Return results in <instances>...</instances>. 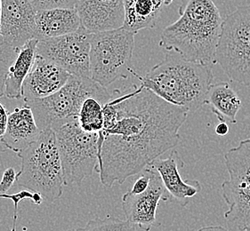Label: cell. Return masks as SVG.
<instances>
[{
    "instance_id": "obj_1",
    "label": "cell",
    "mask_w": 250,
    "mask_h": 231,
    "mask_svg": "<svg viewBox=\"0 0 250 231\" xmlns=\"http://www.w3.org/2000/svg\"><path fill=\"white\" fill-rule=\"evenodd\" d=\"M114 93L104 106V125L98 140L97 173L106 188L123 184L178 145L179 130L189 114L143 86Z\"/></svg>"
},
{
    "instance_id": "obj_2",
    "label": "cell",
    "mask_w": 250,
    "mask_h": 231,
    "mask_svg": "<svg viewBox=\"0 0 250 231\" xmlns=\"http://www.w3.org/2000/svg\"><path fill=\"white\" fill-rule=\"evenodd\" d=\"M179 18L161 32L160 45L187 60L213 66L223 18L213 0H184Z\"/></svg>"
},
{
    "instance_id": "obj_3",
    "label": "cell",
    "mask_w": 250,
    "mask_h": 231,
    "mask_svg": "<svg viewBox=\"0 0 250 231\" xmlns=\"http://www.w3.org/2000/svg\"><path fill=\"white\" fill-rule=\"evenodd\" d=\"M131 74L141 86L173 105L195 113L205 105L214 76L212 66L187 60L174 51H166L165 58L145 76L134 70Z\"/></svg>"
},
{
    "instance_id": "obj_4",
    "label": "cell",
    "mask_w": 250,
    "mask_h": 231,
    "mask_svg": "<svg viewBox=\"0 0 250 231\" xmlns=\"http://www.w3.org/2000/svg\"><path fill=\"white\" fill-rule=\"evenodd\" d=\"M21 167L15 182L54 203L62 196L63 175L55 132L41 131L37 141L17 153Z\"/></svg>"
},
{
    "instance_id": "obj_5",
    "label": "cell",
    "mask_w": 250,
    "mask_h": 231,
    "mask_svg": "<svg viewBox=\"0 0 250 231\" xmlns=\"http://www.w3.org/2000/svg\"><path fill=\"white\" fill-rule=\"evenodd\" d=\"M91 96L99 99L104 104L111 98L106 87L90 77L70 76L65 85L55 94L24 103L31 109L40 130L54 131L77 119L83 101Z\"/></svg>"
},
{
    "instance_id": "obj_6",
    "label": "cell",
    "mask_w": 250,
    "mask_h": 231,
    "mask_svg": "<svg viewBox=\"0 0 250 231\" xmlns=\"http://www.w3.org/2000/svg\"><path fill=\"white\" fill-rule=\"evenodd\" d=\"M135 33L124 28L91 35V78L104 87L131 74Z\"/></svg>"
},
{
    "instance_id": "obj_7",
    "label": "cell",
    "mask_w": 250,
    "mask_h": 231,
    "mask_svg": "<svg viewBox=\"0 0 250 231\" xmlns=\"http://www.w3.org/2000/svg\"><path fill=\"white\" fill-rule=\"evenodd\" d=\"M60 154L64 186L80 185L98 172L99 133L80 128L78 119L54 130Z\"/></svg>"
},
{
    "instance_id": "obj_8",
    "label": "cell",
    "mask_w": 250,
    "mask_h": 231,
    "mask_svg": "<svg viewBox=\"0 0 250 231\" xmlns=\"http://www.w3.org/2000/svg\"><path fill=\"white\" fill-rule=\"evenodd\" d=\"M229 179L221 185L227 206L225 219L228 228L244 231L250 226V138L240 141L225 154Z\"/></svg>"
},
{
    "instance_id": "obj_9",
    "label": "cell",
    "mask_w": 250,
    "mask_h": 231,
    "mask_svg": "<svg viewBox=\"0 0 250 231\" xmlns=\"http://www.w3.org/2000/svg\"><path fill=\"white\" fill-rule=\"evenodd\" d=\"M250 5L238 7L223 20L215 62L231 81L246 86L250 59Z\"/></svg>"
},
{
    "instance_id": "obj_10",
    "label": "cell",
    "mask_w": 250,
    "mask_h": 231,
    "mask_svg": "<svg viewBox=\"0 0 250 231\" xmlns=\"http://www.w3.org/2000/svg\"><path fill=\"white\" fill-rule=\"evenodd\" d=\"M91 35L81 27L70 34L40 39L37 43L36 53L53 61L70 75L91 78Z\"/></svg>"
},
{
    "instance_id": "obj_11",
    "label": "cell",
    "mask_w": 250,
    "mask_h": 231,
    "mask_svg": "<svg viewBox=\"0 0 250 231\" xmlns=\"http://www.w3.org/2000/svg\"><path fill=\"white\" fill-rule=\"evenodd\" d=\"M170 198L159 173L150 168V182L147 189L137 194L131 191L125 193L122 197V209L126 221L143 231H150L155 225L160 200L167 201Z\"/></svg>"
},
{
    "instance_id": "obj_12",
    "label": "cell",
    "mask_w": 250,
    "mask_h": 231,
    "mask_svg": "<svg viewBox=\"0 0 250 231\" xmlns=\"http://www.w3.org/2000/svg\"><path fill=\"white\" fill-rule=\"evenodd\" d=\"M36 11L30 0H1L0 33L15 49L35 38Z\"/></svg>"
},
{
    "instance_id": "obj_13",
    "label": "cell",
    "mask_w": 250,
    "mask_h": 231,
    "mask_svg": "<svg viewBox=\"0 0 250 231\" xmlns=\"http://www.w3.org/2000/svg\"><path fill=\"white\" fill-rule=\"evenodd\" d=\"M81 25L91 34L123 28L124 0H80L75 5Z\"/></svg>"
},
{
    "instance_id": "obj_14",
    "label": "cell",
    "mask_w": 250,
    "mask_h": 231,
    "mask_svg": "<svg viewBox=\"0 0 250 231\" xmlns=\"http://www.w3.org/2000/svg\"><path fill=\"white\" fill-rule=\"evenodd\" d=\"M185 165L180 153L172 150L167 157H158L148 166L159 173L171 198L175 199L183 207L188 206L190 198L199 194L202 190L200 181L197 180L185 181L182 179L180 169L184 168Z\"/></svg>"
},
{
    "instance_id": "obj_15",
    "label": "cell",
    "mask_w": 250,
    "mask_h": 231,
    "mask_svg": "<svg viewBox=\"0 0 250 231\" xmlns=\"http://www.w3.org/2000/svg\"><path fill=\"white\" fill-rule=\"evenodd\" d=\"M70 76L53 61L36 54L33 66L22 86L24 102L55 94L65 85Z\"/></svg>"
},
{
    "instance_id": "obj_16",
    "label": "cell",
    "mask_w": 250,
    "mask_h": 231,
    "mask_svg": "<svg viewBox=\"0 0 250 231\" xmlns=\"http://www.w3.org/2000/svg\"><path fill=\"white\" fill-rule=\"evenodd\" d=\"M40 134L41 130L36 123L31 109L24 103L8 113L5 133L1 138L6 148L17 154L37 141Z\"/></svg>"
},
{
    "instance_id": "obj_17",
    "label": "cell",
    "mask_w": 250,
    "mask_h": 231,
    "mask_svg": "<svg viewBox=\"0 0 250 231\" xmlns=\"http://www.w3.org/2000/svg\"><path fill=\"white\" fill-rule=\"evenodd\" d=\"M82 27L75 7H55L36 12L35 38H52L76 32Z\"/></svg>"
},
{
    "instance_id": "obj_18",
    "label": "cell",
    "mask_w": 250,
    "mask_h": 231,
    "mask_svg": "<svg viewBox=\"0 0 250 231\" xmlns=\"http://www.w3.org/2000/svg\"><path fill=\"white\" fill-rule=\"evenodd\" d=\"M38 39L33 38L21 46L9 66L5 78L4 96L11 100L22 98V86L34 63Z\"/></svg>"
},
{
    "instance_id": "obj_19",
    "label": "cell",
    "mask_w": 250,
    "mask_h": 231,
    "mask_svg": "<svg viewBox=\"0 0 250 231\" xmlns=\"http://www.w3.org/2000/svg\"><path fill=\"white\" fill-rule=\"evenodd\" d=\"M206 104L210 106L211 111L220 122L235 125L242 101L229 83L219 82L211 85L206 98Z\"/></svg>"
},
{
    "instance_id": "obj_20",
    "label": "cell",
    "mask_w": 250,
    "mask_h": 231,
    "mask_svg": "<svg viewBox=\"0 0 250 231\" xmlns=\"http://www.w3.org/2000/svg\"><path fill=\"white\" fill-rule=\"evenodd\" d=\"M125 21L123 28L136 34L153 29L164 6V0H124Z\"/></svg>"
},
{
    "instance_id": "obj_21",
    "label": "cell",
    "mask_w": 250,
    "mask_h": 231,
    "mask_svg": "<svg viewBox=\"0 0 250 231\" xmlns=\"http://www.w3.org/2000/svg\"><path fill=\"white\" fill-rule=\"evenodd\" d=\"M104 104L95 97H88L83 101L78 114L80 128L87 133H100L104 129Z\"/></svg>"
},
{
    "instance_id": "obj_22",
    "label": "cell",
    "mask_w": 250,
    "mask_h": 231,
    "mask_svg": "<svg viewBox=\"0 0 250 231\" xmlns=\"http://www.w3.org/2000/svg\"><path fill=\"white\" fill-rule=\"evenodd\" d=\"M66 231H136V227L127 221L108 216L104 219L96 218L88 221L83 228L71 229Z\"/></svg>"
},
{
    "instance_id": "obj_23",
    "label": "cell",
    "mask_w": 250,
    "mask_h": 231,
    "mask_svg": "<svg viewBox=\"0 0 250 231\" xmlns=\"http://www.w3.org/2000/svg\"><path fill=\"white\" fill-rule=\"evenodd\" d=\"M18 49L7 45L0 38V98L4 96L5 75L9 66L15 60Z\"/></svg>"
},
{
    "instance_id": "obj_24",
    "label": "cell",
    "mask_w": 250,
    "mask_h": 231,
    "mask_svg": "<svg viewBox=\"0 0 250 231\" xmlns=\"http://www.w3.org/2000/svg\"><path fill=\"white\" fill-rule=\"evenodd\" d=\"M0 198H5V199H10L14 203L15 206V211H14V215H13V226H16L17 220H18V208H19V204L21 202L28 199L32 202L35 205H40L44 200L42 196L36 193V192H30V191H22L18 192L16 194H12L9 195L7 193L5 194H0Z\"/></svg>"
},
{
    "instance_id": "obj_25",
    "label": "cell",
    "mask_w": 250,
    "mask_h": 231,
    "mask_svg": "<svg viewBox=\"0 0 250 231\" xmlns=\"http://www.w3.org/2000/svg\"><path fill=\"white\" fill-rule=\"evenodd\" d=\"M36 11L55 7H75L80 0H30Z\"/></svg>"
},
{
    "instance_id": "obj_26",
    "label": "cell",
    "mask_w": 250,
    "mask_h": 231,
    "mask_svg": "<svg viewBox=\"0 0 250 231\" xmlns=\"http://www.w3.org/2000/svg\"><path fill=\"white\" fill-rule=\"evenodd\" d=\"M16 175L17 173L15 172V168L9 167L5 169L0 181V194L7 193V191L10 190L16 181Z\"/></svg>"
},
{
    "instance_id": "obj_27",
    "label": "cell",
    "mask_w": 250,
    "mask_h": 231,
    "mask_svg": "<svg viewBox=\"0 0 250 231\" xmlns=\"http://www.w3.org/2000/svg\"><path fill=\"white\" fill-rule=\"evenodd\" d=\"M7 116H8V112L6 111L3 104L0 103V136L3 135L5 133Z\"/></svg>"
},
{
    "instance_id": "obj_28",
    "label": "cell",
    "mask_w": 250,
    "mask_h": 231,
    "mask_svg": "<svg viewBox=\"0 0 250 231\" xmlns=\"http://www.w3.org/2000/svg\"><path fill=\"white\" fill-rule=\"evenodd\" d=\"M229 126L225 122H220L215 127V134L218 136H226L229 134Z\"/></svg>"
},
{
    "instance_id": "obj_29",
    "label": "cell",
    "mask_w": 250,
    "mask_h": 231,
    "mask_svg": "<svg viewBox=\"0 0 250 231\" xmlns=\"http://www.w3.org/2000/svg\"><path fill=\"white\" fill-rule=\"evenodd\" d=\"M196 231H230L223 226H207L200 228Z\"/></svg>"
},
{
    "instance_id": "obj_30",
    "label": "cell",
    "mask_w": 250,
    "mask_h": 231,
    "mask_svg": "<svg viewBox=\"0 0 250 231\" xmlns=\"http://www.w3.org/2000/svg\"><path fill=\"white\" fill-rule=\"evenodd\" d=\"M246 86H250V59H249V67H248V75H247V82Z\"/></svg>"
},
{
    "instance_id": "obj_31",
    "label": "cell",
    "mask_w": 250,
    "mask_h": 231,
    "mask_svg": "<svg viewBox=\"0 0 250 231\" xmlns=\"http://www.w3.org/2000/svg\"><path fill=\"white\" fill-rule=\"evenodd\" d=\"M7 150H8V149L6 148V146L5 145V143L2 141V138H1V136H0V154L3 153V152H5Z\"/></svg>"
},
{
    "instance_id": "obj_32",
    "label": "cell",
    "mask_w": 250,
    "mask_h": 231,
    "mask_svg": "<svg viewBox=\"0 0 250 231\" xmlns=\"http://www.w3.org/2000/svg\"><path fill=\"white\" fill-rule=\"evenodd\" d=\"M173 1H174V0H164V5L168 6V5H170L171 4H172Z\"/></svg>"
},
{
    "instance_id": "obj_33",
    "label": "cell",
    "mask_w": 250,
    "mask_h": 231,
    "mask_svg": "<svg viewBox=\"0 0 250 231\" xmlns=\"http://www.w3.org/2000/svg\"><path fill=\"white\" fill-rule=\"evenodd\" d=\"M9 231H16V226H13V228H12V230Z\"/></svg>"
},
{
    "instance_id": "obj_34",
    "label": "cell",
    "mask_w": 250,
    "mask_h": 231,
    "mask_svg": "<svg viewBox=\"0 0 250 231\" xmlns=\"http://www.w3.org/2000/svg\"><path fill=\"white\" fill-rule=\"evenodd\" d=\"M250 231V226L247 227L245 229V231Z\"/></svg>"
},
{
    "instance_id": "obj_35",
    "label": "cell",
    "mask_w": 250,
    "mask_h": 231,
    "mask_svg": "<svg viewBox=\"0 0 250 231\" xmlns=\"http://www.w3.org/2000/svg\"><path fill=\"white\" fill-rule=\"evenodd\" d=\"M0 14H1V0H0ZM0 38H2V37H1V33H0Z\"/></svg>"
}]
</instances>
